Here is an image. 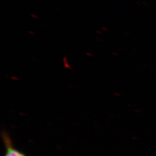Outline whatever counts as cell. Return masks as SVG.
<instances>
[{"label":"cell","mask_w":156,"mask_h":156,"mask_svg":"<svg viewBox=\"0 0 156 156\" xmlns=\"http://www.w3.org/2000/svg\"><path fill=\"white\" fill-rule=\"evenodd\" d=\"M1 135L2 142L5 147L4 156H27L24 153L18 150L15 147L10 135L6 130L2 129Z\"/></svg>","instance_id":"cell-1"}]
</instances>
